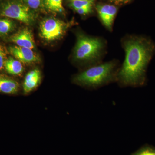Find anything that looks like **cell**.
<instances>
[{
    "mask_svg": "<svg viewBox=\"0 0 155 155\" xmlns=\"http://www.w3.org/2000/svg\"><path fill=\"white\" fill-rule=\"evenodd\" d=\"M8 49L11 55L23 64H32L39 61L38 56L31 49L16 45L10 47Z\"/></svg>",
    "mask_w": 155,
    "mask_h": 155,
    "instance_id": "obj_6",
    "label": "cell"
},
{
    "mask_svg": "<svg viewBox=\"0 0 155 155\" xmlns=\"http://www.w3.org/2000/svg\"><path fill=\"white\" fill-rule=\"evenodd\" d=\"M103 47L104 43L100 38L78 34L74 49V58L79 61H94L99 57Z\"/></svg>",
    "mask_w": 155,
    "mask_h": 155,
    "instance_id": "obj_3",
    "label": "cell"
},
{
    "mask_svg": "<svg viewBox=\"0 0 155 155\" xmlns=\"http://www.w3.org/2000/svg\"><path fill=\"white\" fill-rule=\"evenodd\" d=\"M94 0H72L70 1V6L74 10L81 8L92 7Z\"/></svg>",
    "mask_w": 155,
    "mask_h": 155,
    "instance_id": "obj_14",
    "label": "cell"
},
{
    "mask_svg": "<svg viewBox=\"0 0 155 155\" xmlns=\"http://www.w3.org/2000/svg\"><path fill=\"white\" fill-rule=\"evenodd\" d=\"M72 1V0H69V1Z\"/></svg>",
    "mask_w": 155,
    "mask_h": 155,
    "instance_id": "obj_20",
    "label": "cell"
},
{
    "mask_svg": "<svg viewBox=\"0 0 155 155\" xmlns=\"http://www.w3.org/2000/svg\"><path fill=\"white\" fill-rule=\"evenodd\" d=\"M116 65L113 62L95 66L75 76L74 81L81 85L97 88L110 82L115 76Z\"/></svg>",
    "mask_w": 155,
    "mask_h": 155,
    "instance_id": "obj_2",
    "label": "cell"
},
{
    "mask_svg": "<svg viewBox=\"0 0 155 155\" xmlns=\"http://www.w3.org/2000/svg\"><path fill=\"white\" fill-rule=\"evenodd\" d=\"M125 59L117 78L127 86H136L144 80L146 68L153 52V45L146 39L133 38L124 43Z\"/></svg>",
    "mask_w": 155,
    "mask_h": 155,
    "instance_id": "obj_1",
    "label": "cell"
},
{
    "mask_svg": "<svg viewBox=\"0 0 155 155\" xmlns=\"http://www.w3.org/2000/svg\"><path fill=\"white\" fill-rule=\"evenodd\" d=\"M133 155H155V150L150 148L144 149L136 153Z\"/></svg>",
    "mask_w": 155,
    "mask_h": 155,
    "instance_id": "obj_17",
    "label": "cell"
},
{
    "mask_svg": "<svg viewBox=\"0 0 155 155\" xmlns=\"http://www.w3.org/2000/svg\"><path fill=\"white\" fill-rule=\"evenodd\" d=\"M4 68L9 74L15 75H20L23 71L22 63L11 57L6 60Z\"/></svg>",
    "mask_w": 155,
    "mask_h": 155,
    "instance_id": "obj_11",
    "label": "cell"
},
{
    "mask_svg": "<svg viewBox=\"0 0 155 155\" xmlns=\"http://www.w3.org/2000/svg\"><path fill=\"white\" fill-rule=\"evenodd\" d=\"M114 1L117 3H124L127 2L129 0H114Z\"/></svg>",
    "mask_w": 155,
    "mask_h": 155,
    "instance_id": "obj_19",
    "label": "cell"
},
{
    "mask_svg": "<svg viewBox=\"0 0 155 155\" xmlns=\"http://www.w3.org/2000/svg\"><path fill=\"white\" fill-rule=\"evenodd\" d=\"M75 11L80 15H86L91 13L92 7L81 8L76 9Z\"/></svg>",
    "mask_w": 155,
    "mask_h": 155,
    "instance_id": "obj_18",
    "label": "cell"
},
{
    "mask_svg": "<svg viewBox=\"0 0 155 155\" xmlns=\"http://www.w3.org/2000/svg\"><path fill=\"white\" fill-rule=\"evenodd\" d=\"M26 5L32 9H38L41 5L42 0H25Z\"/></svg>",
    "mask_w": 155,
    "mask_h": 155,
    "instance_id": "obj_16",
    "label": "cell"
},
{
    "mask_svg": "<svg viewBox=\"0 0 155 155\" xmlns=\"http://www.w3.org/2000/svg\"><path fill=\"white\" fill-rule=\"evenodd\" d=\"M41 81V74L38 69L31 70L26 75L23 84L24 93H29L36 88Z\"/></svg>",
    "mask_w": 155,
    "mask_h": 155,
    "instance_id": "obj_9",
    "label": "cell"
},
{
    "mask_svg": "<svg viewBox=\"0 0 155 155\" xmlns=\"http://www.w3.org/2000/svg\"><path fill=\"white\" fill-rule=\"evenodd\" d=\"M10 41L18 46L32 49L35 48L33 35L28 28H24L19 31L10 37Z\"/></svg>",
    "mask_w": 155,
    "mask_h": 155,
    "instance_id": "obj_7",
    "label": "cell"
},
{
    "mask_svg": "<svg viewBox=\"0 0 155 155\" xmlns=\"http://www.w3.org/2000/svg\"><path fill=\"white\" fill-rule=\"evenodd\" d=\"M0 14L3 17L16 19L26 25L32 24L35 15L26 4L19 1H11L4 4Z\"/></svg>",
    "mask_w": 155,
    "mask_h": 155,
    "instance_id": "obj_4",
    "label": "cell"
},
{
    "mask_svg": "<svg viewBox=\"0 0 155 155\" xmlns=\"http://www.w3.org/2000/svg\"><path fill=\"white\" fill-rule=\"evenodd\" d=\"M96 9L103 24L108 29L111 30L117 13L116 7L113 5H97Z\"/></svg>",
    "mask_w": 155,
    "mask_h": 155,
    "instance_id": "obj_8",
    "label": "cell"
},
{
    "mask_svg": "<svg viewBox=\"0 0 155 155\" xmlns=\"http://www.w3.org/2000/svg\"><path fill=\"white\" fill-rule=\"evenodd\" d=\"M69 25V23L56 18H47L41 23L40 34L42 38L46 41L57 40L65 34Z\"/></svg>",
    "mask_w": 155,
    "mask_h": 155,
    "instance_id": "obj_5",
    "label": "cell"
},
{
    "mask_svg": "<svg viewBox=\"0 0 155 155\" xmlns=\"http://www.w3.org/2000/svg\"><path fill=\"white\" fill-rule=\"evenodd\" d=\"M19 85L17 81L0 76V92L6 94H14L18 92Z\"/></svg>",
    "mask_w": 155,
    "mask_h": 155,
    "instance_id": "obj_10",
    "label": "cell"
},
{
    "mask_svg": "<svg viewBox=\"0 0 155 155\" xmlns=\"http://www.w3.org/2000/svg\"><path fill=\"white\" fill-rule=\"evenodd\" d=\"M45 7L48 11L55 13H63L65 11L63 0H44Z\"/></svg>",
    "mask_w": 155,
    "mask_h": 155,
    "instance_id": "obj_13",
    "label": "cell"
},
{
    "mask_svg": "<svg viewBox=\"0 0 155 155\" xmlns=\"http://www.w3.org/2000/svg\"><path fill=\"white\" fill-rule=\"evenodd\" d=\"M6 60V50L2 45L0 44V71L4 69Z\"/></svg>",
    "mask_w": 155,
    "mask_h": 155,
    "instance_id": "obj_15",
    "label": "cell"
},
{
    "mask_svg": "<svg viewBox=\"0 0 155 155\" xmlns=\"http://www.w3.org/2000/svg\"><path fill=\"white\" fill-rule=\"evenodd\" d=\"M16 24L9 19H0V37L7 36L14 30Z\"/></svg>",
    "mask_w": 155,
    "mask_h": 155,
    "instance_id": "obj_12",
    "label": "cell"
}]
</instances>
